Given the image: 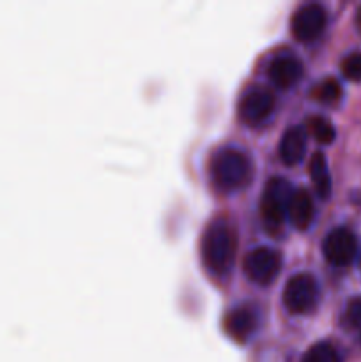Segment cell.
Instances as JSON below:
<instances>
[{"label":"cell","mask_w":361,"mask_h":362,"mask_svg":"<svg viewBox=\"0 0 361 362\" xmlns=\"http://www.w3.org/2000/svg\"><path fill=\"white\" fill-rule=\"evenodd\" d=\"M202 262L212 274L223 276L232 269L236 258V235L223 219H214L207 225L200 243Z\"/></svg>","instance_id":"cell-1"},{"label":"cell","mask_w":361,"mask_h":362,"mask_svg":"<svg viewBox=\"0 0 361 362\" xmlns=\"http://www.w3.org/2000/svg\"><path fill=\"white\" fill-rule=\"evenodd\" d=\"M209 175L219 191L234 193L250 182L253 175L251 161L243 151L234 147L219 148L209 163Z\"/></svg>","instance_id":"cell-2"},{"label":"cell","mask_w":361,"mask_h":362,"mask_svg":"<svg viewBox=\"0 0 361 362\" xmlns=\"http://www.w3.org/2000/svg\"><path fill=\"white\" fill-rule=\"evenodd\" d=\"M292 187L282 177H271L260 197V216L268 228H280L287 219Z\"/></svg>","instance_id":"cell-3"},{"label":"cell","mask_w":361,"mask_h":362,"mask_svg":"<svg viewBox=\"0 0 361 362\" xmlns=\"http://www.w3.org/2000/svg\"><path fill=\"white\" fill-rule=\"evenodd\" d=\"M319 303V285L306 272L294 274L283 288V306L292 315L310 313Z\"/></svg>","instance_id":"cell-4"},{"label":"cell","mask_w":361,"mask_h":362,"mask_svg":"<svg viewBox=\"0 0 361 362\" xmlns=\"http://www.w3.org/2000/svg\"><path fill=\"white\" fill-rule=\"evenodd\" d=\"M282 267V258L271 247H255L244 258V274L257 285H271Z\"/></svg>","instance_id":"cell-5"},{"label":"cell","mask_w":361,"mask_h":362,"mask_svg":"<svg viewBox=\"0 0 361 362\" xmlns=\"http://www.w3.org/2000/svg\"><path fill=\"white\" fill-rule=\"evenodd\" d=\"M328 23V13L317 2H310L301 6L290 20V30L294 37L303 42L315 41L324 32Z\"/></svg>","instance_id":"cell-6"},{"label":"cell","mask_w":361,"mask_h":362,"mask_svg":"<svg viewBox=\"0 0 361 362\" xmlns=\"http://www.w3.org/2000/svg\"><path fill=\"white\" fill-rule=\"evenodd\" d=\"M239 119L248 126H258L265 122L275 112V95L264 87H253L246 90L241 98L239 106Z\"/></svg>","instance_id":"cell-7"},{"label":"cell","mask_w":361,"mask_h":362,"mask_svg":"<svg viewBox=\"0 0 361 362\" xmlns=\"http://www.w3.org/2000/svg\"><path fill=\"white\" fill-rule=\"evenodd\" d=\"M324 258L335 267H347L354 262L357 255V239L349 228L331 230L322 243Z\"/></svg>","instance_id":"cell-8"},{"label":"cell","mask_w":361,"mask_h":362,"mask_svg":"<svg viewBox=\"0 0 361 362\" xmlns=\"http://www.w3.org/2000/svg\"><path fill=\"white\" fill-rule=\"evenodd\" d=\"M225 332L234 341H246L258 327V313L251 306L234 308L223 320Z\"/></svg>","instance_id":"cell-9"},{"label":"cell","mask_w":361,"mask_h":362,"mask_svg":"<svg viewBox=\"0 0 361 362\" xmlns=\"http://www.w3.org/2000/svg\"><path fill=\"white\" fill-rule=\"evenodd\" d=\"M269 80L280 88H289L296 85L303 76V64L296 55L290 53H283V55H276L275 59L269 62L268 67Z\"/></svg>","instance_id":"cell-10"},{"label":"cell","mask_w":361,"mask_h":362,"mask_svg":"<svg viewBox=\"0 0 361 362\" xmlns=\"http://www.w3.org/2000/svg\"><path fill=\"white\" fill-rule=\"evenodd\" d=\"M287 218L290 219L294 228L297 230L310 228L311 221H314L315 218V205H314V198H311V194L308 193L306 189L297 187V189L292 191Z\"/></svg>","instance_id":"cell-11"},{"label":"cell","mask_w":361,"mask_h":362,"mask_svg":"<svg viewBox=\"0 0 361 362\" xmlns=\"http://www.w3.org/2000/svg\"><path fill=\"white\" fill-rule=\"evenodd\" d=\"M280 159L285 165L294 166L306 154V133L303 127L292 126L283 133L280 140Z\"/></svg>","instance_id":"cell-12"},{"label":"cell","mask_w":361,"mask_h":362,"mask_svg":"<svg viewBox=\"0 0 361 362\" xmlns=\"http://www.w3.org/2000/svg\"><path fill=\"white\" fill-rule=\"evenodd\" d=\"M310 177L319 197L322 200H328L331 197V175H329V166L328 161H326V156L322 152H315L311 156Z\"/></svg>","instance_id":"cell-13"},{"label":"cell","mask_w":361,"mask_h":362,"mask_svg":"<svg viewBox=\"0 0 361 362\" xmlns=\"http://www.w3.org/2000/svg\"><path fill=\"white\" fill-rule=\"evenodd\" d=\"M301 362H342L338 350L328 341H321L311 345L310 349L304 352L303 361Z\"/></svg>","instance_id":"cell-14"},{"label":"cell","mask_w":361,"mask_h":362,"mask_svg":"<svg viewBox=\"0 0 361 362\" xmlns=\"http://www.w3.org/2000/svg\"><path fill=\"white\" fill-rule=\"evenodd\" d=\"M308 131L311 133V136L319 141V144H331L336 136V131L333 127V124L329 122L326 117L314 115L308 119Z\"/></svg>","instance_id":"cell-15"},{"label":"cell","mask_w":361,"mask_h":362,"mask_svg":"<svg viewBox=\"0 0 361 362\" xmlns=\"http://www.w3.org/2000/svg\"><path fill=\"white\" fill-rule=\"evenodd\" d=\"M314 98L322 105H335L342 98V87L335 78H326L314 88Z\"/></svg>","instance_id":"cell-16"},{"label":"cell","mask_w":361,"mask_h":362,"mask_svg":"<svg viewBox=\"0 0 361 362\" xmlns=\"http://www.w3.org/2000/svg\"><path fill=\"white\" fill-rule=\"evenodd\" d=\"M342 73L347 80L361 81V52H354L343 59Z\"/></svg>","instance_id":"cell-17"},{"label":"cell","mask_w":361,"mask_h":362,"mask_svg":"<svg viewBox=\"0 0 361 362\" xmlns=\"http://www.w3.org/2000/svg\"><path fill=\"white\" fill-rule=\"evenodd\" d=\"M343 324L350 329H361V297H354L347 303L343 311Z\"/></svg>","instance_id":"cell-18"},{"label":"cell","mask_w":361,"mask_h":362,"mask_svg":"<svg viewBox=\"0 0 361 362\" xmlns=\"http://www.w3.org/2000/svg\"><path fill=\"white\" fill-rule=\"evenodd\" d=\"M357 25H360V28H361V9L357 11Z\"/></svg>","instance_id":"cell-19"}]
</instances>
